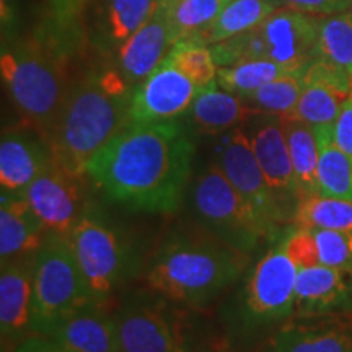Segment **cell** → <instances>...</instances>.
Masks as SVG:
<instances>
[{"label":"cell","mask_w":352,"mask_h":352,"mask_svg":"<svg viewBox=\"0 0 352 352\" xmlns=\"http://www.w3.org/2000/svg\"><path fill=\"white\" fill-rule=\"evenodd\" d=\"M195 153V140L179 122L129 124L91 158L87 176L113 204L175 214L186 199Z\"/></svg>","instance_id":"obj_1"},{"label":"cell","mask_w":352,"mask_h":352,"mask_svg":"<svg viewBox=\"0 0 352 352\" xmlns=\"http://www.w3.org/2000/svg\"><path fill=\"white\" fill-rule=\"evenodd\" d=\"M132 90L116 69L90 72L74 82L47 139L56 164L87 176L91 158L131 124Z\"/></svg>","instance_id":"obj_2"},{"label":"cell","mask_w":352,"mask_h":352,"mask_svg":"<svg viewBox=\"0 0 352 352\" xmlns=\"http://www.w3.org/2000/svg\"><path fill=\"white\" fill-rule=\"evenodd\" d=\"M250 254L206 236L175 232L153 254L147 283L153 292L191 307L212 302L243 274Z\"/></svg>","instance_id":"obj_3"},{"label":"cell","mask_w":352,"mask_h":352,"mask_svg":"<svg viewBox=\"0 0 352 352\" xmlns=\"http://www.w3.org/2000/svg\"><path fill=\"white\" fill-rule=\"evenodd\" d=\"M72 52L70 43L38 34L7 44L0 54V72L13 107L46 140L72 87L67 74Z\"/></svg>","instance_id":"obj_4"},{"label":"cell","mask_w":352,"mask_h":352,"mask_svg":"<svg viewBox=\"0 0 352 352\" xmlns=\"http://www.w3.org/2000/svg\"><path fill=\"white\" fill-rule=\"evenodd\" d=\"M188 209L199 227L215 240L241 253H253L279 235L259 220L215 162L191 176Z\"/></svg>","instance_id":"obj_5"},{"label":"cell","mask_w":352,"mask_h":352,"mask_svg":"<svg viewBox=\"0 0 352 352\" xmlns=\"http://www.w3.org/2000/svg\"><path fill=\"white\" fill-rule=\"evenodd\" d=\"M320 16L279 7L258 28L212 44L215 63L227 67L246 59H270L290 72H307L315 60Z\"/></svg>","instance_id":"obj_6"},{"label":"cell","mask_w":352,"mask_h":352,"mask_svg":"<svg viewBox=\"0 0 352 352\" xmlns=\"http://www.w3.org/2000/svg\"><path fill=\"white\" fill-rule=\"evenodd\" d=\"M67 239L88 294L98 305L104 307L121 285L138 274L140 256L134 240L91 206Z\"/></svg>","instance_id":"obj_7"},{"label":"cell","mask_w":352,"mask_h":352,"mask_svg":"<svg viewBox=\"0 0 352 352\" xmlns=\"http://www.w3.org/2000/svg\"><path fill=\"white\" fill-rule=\"evenodd\" d=\"M95 303L67 235L47 233L33 259V333L47 331L64 316Z\"/></svg>","instance_id":"obj_8"},{"label":"cell","mask_w":352,"mask_h":352,"mask_svg":"<svg viewBox=\"0 0 352 352\" xmlns=\"http://www.w3.org/2000/svg\"><path fill=\"white\" fill-rule=\"evenodd\" d=\"M297 272L280 239L248 271L240 297L241 324L248 329L271 327L296 314Z\"/></svg>","instance_id":"obj_9"},{"label":"cell","mask_w":352,"mask_h":352,"mask_svg":"<svg viewBox=\"0 0 352 352\" xmlns=\"http://www.w3.org/2000/svg\"><path fill=\"white\" fill-rule=\"evenodd\" d=\"M215 153L217 157L214 162L220 166V170L243 197L254 215L264 226L280 235L279 227L285 222V217L264 178L245 129L235 127L223 132L217 142Z\"/></svg>","instance_id":"obj_10"},{"label":"cell","mask_w":352,"mask_h":352,"mask_svg":"<svg viewBox=\"0 0 352 352\" xmlns=\"http://www.w3.org/2000/svg\"><path fill=\"white\" fill-rule=\"evenodd\" d=\"M114 318L121 352H189L183 327L162 302L135 297Z\"/></svg>","instance_id":"obj_11"},{"label":"cell","mask_w":352,"mask_h":352,"mask_svg":"<svg viewBox=\"0 0 352 352\" xmlns=\"http://www.w3.org/2000/svg\"><path fill=\"white\" fill-rule=\"evenodd\" d=\"M248 122L250 127L245 132L252 144L254 157L283 210L285 222H292L300 196L280 116L259 113L250 118Z\"/></svg>","instance_id":"obj_12"},{"label":"cell","mask_w":352,"mask_h":352,"mask_svg":"<svg viewBox=\"0 0 352 352\" xmlns=\"http://www.w3.org/2000/svg\"><path fill=\"white\" fill-rule=\"evenodd\" d=\"M80 176L52 164L21 192L50 233L69 235L90 206L83 195Z\"/></svg>","instance_id":"obj_13"},{"label":"cell","mask_w":352,"mask_h":352,"mask_svg":"<svg viewBox=\"0 0 352 352\" xmlns=\"http://www.w3.org/2000/svg\"><path fill=\"white\" fill-rule=\"evenodd\" d=\"M199 88L170 60L158 67L132 90L131 124L175 121L191 108Z\"/></svg>","instance_id":"obj_14"},{"label":"cell","mask_w":352,"mask_h":352,"mask_svg":"<svg viewBox=\"0 0 352 352\" xmlns=\"http://www.w3.org/2000/svg\"><path fill=\"white\" fill-rule=\"evenodd\" d=\"M175 44L168 7L165 0H157L152 15L116 52L114 69L127 85L138 87L164 63Z\"/></svg>","instance_id":"obj_15"},{"label":"cell","mask_w":352,"mask_h":352,"mask_svg":"<svg viewBox=\"0 0 352 352\" xmlns=\"http://www.w3.org/2000/svg\"><path fill=\"white\" fill-rule=\"evenodd\" d=\"M351 95L352 78L324 60L315 59L303 76V90L297 107L283 118L303 121L311 127L331 126Z\"/></svg>","instance_id":"obj_16"},{"label":"cell","mask_w":352,"mask_h":352,"mask_svg":"<svg viewBox=\"0 0 352 352\" xmlns=\"http://www.w3.org/2000/svg\"><path fill=\"white\" fill-rule=\"evenodd\" d=\"M51 145L32 126L2 132L0 140V186L21 195L47 166L54 164Z\"/></svg>","instance_id":"obj_17"},{"label":"cell","mask_w":352,"mask_h":352,"mask_svg":"<svg viewBox=\"0 0 352 352\" xmlns=\"http://www.w3.org/2000/svg\"><path fill=\"white\" fill-rule=\"evenodd\" d=\"M267 352H352V318L328 314L287 320Z\"/></svg>","instance_id":"obj_18"},{"label":"cell","mask_w":352,"mask_h":352,"mask_svg":"<svg viewBox=\"0 0 352 352\" xmlns=\"http://www.w3.org/2000/svg\"><path fill=\"white\" fill-rule=\"evenodd\" d=\"M33 259H19L0 272V334L2 347L13 349L33 334Z\"/></svg>","instance_id":"obj_19"},{"label":"cell","mask_w":352,"mask_h":352,"mask_svg":"<svg viewBox=\"0 0 352 352\" xmlns=\"http://www.w3.org/2000/svg\"><path fill=\"white\" fill-rule=\"evenodd\" d=\"M352 303V272L316 264L300 267L296 283V315H328Z\"/></svg>","instance_id":"obj_20"},{"label":"cell","mask_w":352,"mask_h":352,"mask_svg":"<svg viewBox=\"0 0 352 352\" xmlns=\"http://www.w3.org/2000/svg\"><path fill=\"white\" fill-rule=\"evenodd\" d=\"M47 336L70 352H121L116 318L98 303H88L60 318Z\"/></svg>","instance_id":"obj_21"},{"label":"cell","mask_w":352,"mask_h":352,"mask_svg":"<svg viewBox=\"0 0 352 352\" xmlns=\"http://www.w3.org/2000/svg\"><path fill=\"white\" fill-rule=\"evenodd\" d=\"M90 36L104 54H114L147 21L157 0H91Z\"/></svg>","instance_id":"obj_22"},{"label":"cell","mask_w":352,"mask_h":352,"mask_svg":"<svg viewBox=\"0 0 352 352\" xmlns=\"http://www.w3.org/2000/svg\"><path fill=\"white\" fill-rule=\"evenodd\" d=\"M47 232L21 195L0 196V263L2 266L34 256Z\"/></svg>","instance_id":"obj_23"},{"label":"cell","mask_w":352,"mask_h":352,"mask_svg":"<svg viewBox=\"0 0 352 352\" xmlns=\"http://www.w3.org/2000/svg\"><path fill=\"white\" fill-rule=\"evenodd\" d=\"M259 113L241 96L220 88L217 82L199 90L189 108L192 127L199 134L210 135L235 129Z\"/></svg>","instance_id":"obj_24"},{"label":"cell","mask_w":352,"mask_h":352,"mask_svg":"<svg viewBox=\"0 0 352 352\" xmlns=\"http://www.w3.org/2000/svg\"><path fill=\"white\" fill-rule=\"evenodd\" d=\"M279 7L277 0H232L208 28L192 38V41L212 46L240 36L258 28Z\"/></svg>","instance_id":"obj_25"},{"label":"cell","mask_w":352,"mask_h":352,"mask_svg":"<svg viewBox=\"0 0 352 352\" xmlns=\"http://www.w3.org/2000/svg\"><path fill=\"white\" fill-rule=\"evenodd\" d=\"M280 121H283L285 139H287L300 201L305 199V197L320 195V148L318 142H316L314 127L303 121L292 120V118L280 116Z\"/></svg>","instance_id":"obj_26"},{"label":"cell","mask_w":352,"mask_h":352,"mask_svg":"<svg viewBox=\"0 0 352 352\" xmlns=\"http://www.w3.org/2000/svg\"><path fill=\"white\" fill-rule=\"evenodd\" d=\"M318 142L320 195L352 201V160L334 142V124L314 127Z\"/></svg>","instance_id":"obj_27"},{"label":"cell","mask_w":352,"mask_h":352,"mask_svg":"<svg viewBox=\"0 0 352 352\" xmlns=\"http://www.w3.org/2000/svg\"><path fill=\"white\" fill-rule=\"evenodd\" d=\"M315 59L324 60L352 78V16L349 13L320 16Z\"/></svg>","instance_id":"obj_28"},{"label":"cell","mask_w":352,"mask_h":352,"mask_svg":"<svg viewBox=\"0 0 352 352\" xmlns=\"http://www.w3.org/2000/svg\"><path fill=\"white\" fill-rule=\"evenodd\" d=\"M292 223L302 228L352 232V201L316 195L298 202Z\"/></svg>","instance_id":"obj_29"},{"label":"cell","mask_w":352,"mask_h":352,"mask_svg":"<svg viewBox=\"0 0 352 352\" xmlns=\"http://www.w3.org/2000/svg\"><path fill=\"white\" fill-rule=\"evenodd\" d=\"M290 74V70L270 59H246L227 67H219L217 85L239 96H246L256 91L276 78ZM303 74V72H302Z\"/></svg>","instance_id":"obj_30"},{"label":"cell","mask_w":352,"mask_h":352,"mask_svg":"<svg viewBox=\"0 0 352 352\" xmlns=\"http://www.w3.org/2000/svg\"><path fill=\"white\" fill-rule=\"evenodd\" d=\"M175 41L192 39L206 30L232 0H165Z\"/></svg>","instance_id":"obj_31"},{"label":"cell","mask_w":352,"mask_h":352,"mask_svg":"<svg viewBox=\"0 0 352 352\" xmlns=\"http://www.w3.org/2000/svg\"><path fill=\"white\" fill-rule=\"evenodd\" d=\"M303 76H305V72L285 74V76L259 87L256 91L241 96V98L261 113L287 116L297 107L298 98L302 95Z\"/></svg>","instance_id":"obj_32"},{"label":"cell","mask_w":352,"mask_h":352,"mask_svg":"<svg viewBox=\"0 0 352 352\" xmlns=\"http://www.w3.org/2000/svg\"><path fill=\"white\" fill-rule=\"evenodd\" d=\"M165 59L170 60L199 90L209 87L217 78L219 65L215 63L212 50L202 43L192 41V39L178 41L171 47Z\"/></svg>","instance_id":"obj_33"},{"label":"cell","mask_w":352,"mask_h":352,"mask_svg":"<svg viewBox=\"0 0 352 352\" xmlns=\"http://www.w3.org/2000/svg\"><path fill=\"white\" fill-rule=\"evenodd\" d=\"M311 230V228H310ZM320 264L352 272V232L314 228Z\"/></svg>","instance_id":"obj_34"},{"label":"cell","mask_w":352,"mask_h":352,"mask_svg":"<svg viewBox=\"0 0 352 352\" xmlns=\"http://www.w3.org/2000/svg\"><path fill=\"white\" fill-rule=\"evenodd\" d=\"M283 239L284 248L297 267H310L320 264L318 248H316V241L314 232L310 228L296 227L292 230L285 232L280 235Z\"/></svg>","instance_id":"obj_35"},{"label":"cell","mask_w":352,"mask_h":352,"mask_svg":"<svg viewBox=\"0 0 352 352\" xmlns=\"http://www.w3.org/2000/svg\"><path fill=\"white\" fill-rule=\"evenodd\" d=\"M280 7H290L296 10L316 16H329L347 12L352 0H277Z\"/></svg>","instance_id":"obj_36"},{"label":"cell","mask_w":352,"mask_h":352,"mask_svg":"<svg viewBox=\"0 0 352 352\" xmlns=\"http://www.w3.org/2000/svg\"><path fill=\"white\" fill-rule=\"evenodd\" d=\"M10 352H70V351L65 349L59 341H56L54 338L47 336V334L33 333L30 334V336H26L25 340H21Z\"/></svg>","instance_id":"obj_37"},{"label":"cell","mask_w":352,"mask_h":352,"mask_svg":"<svg viewBox=\"0 0 352 352\" xmlns=\"http://www.w3.org/2000/svg\"><path fill=\"white\" fill-rule=\"evenodd\" d=\"M52 10H54L57 20L70 21L77 15L85 3V0H51Z\"/></svg>","instance_id":"obj_38"},{"label":"cell","mask_w":352,"mask_h":352,"mask_svg":"<svg viewBox=\"0 0 352 352\" xmlns=\"http://www.w3.org/2000/svg\"><path fill=\"white\" fill-rule=\"evenodd\" d=\"M347 13L352 16V2H351V7H349V10H347Z\"/></svg>","instance_id":"obj_39"},{"label":"cell","mask_w":352,"mask_h":352,"mask_svg":"<svg viewBox=\"0 0 352 352\" xmlns=\"http://www.w3.org/2000/svg\"><path fill=\"white\" fill-rule=\"evenodd\" d=\"M199 352H208V351H199Z\"/></svg>","instance_id":"obj_40"}]
</instances>
